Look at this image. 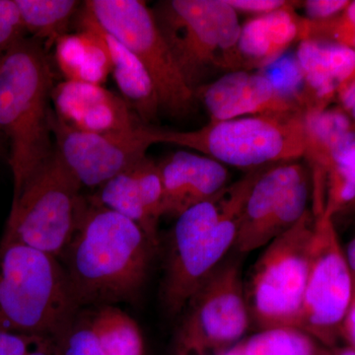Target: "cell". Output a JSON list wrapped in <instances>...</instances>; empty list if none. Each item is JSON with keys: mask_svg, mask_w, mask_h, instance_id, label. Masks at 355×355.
Here are the masks:
<instances>
[{"mask_svg": "<svg viewBox=\"0 0 355 355\" xmlns=\"http://www.w3.org/2000/svg\"><path fill=\"white\" fill-rule=\"evenodd\" d=\"M156 249L135 222L91 198L60 261L81 309L98 308L137 298Z\"/></svg>", "mask_w": 355, "mask_h": 355, "instance_id": "cell-1", "label": "cell"}, {"mask_svg": "<svg viewBox=\"0 0 355 355\" xmlns=\"http://www.w3.org/2000/svg\"><path fill=\"white\" fill-rule=\"evenodd\" d=\"M268 167L248 171L235 184L177 217L168 240L161 289L169 316L184 312L193 294L227 258L229 250L234 249L248 196Z\"/></svg>", "mask_w": 355, "mask_h": 355, "instance_id": "cell-2", "label": "cell"}, {"mask_svg": "<svg viewBox=\"0 0 355 355\" xmlns=\"http://www.w3.org/2000/svg\"><path fill=\"white\" fill-rule=\"evenodd\" d=\"M53 71L37 40L25 38L0 55V139L8 144L13 193L55 153L51 130Z\"/></svg>", "mask_w": 355, "mask_h": 355, "instance_id": "cell-3", "label": "cell"}, {"mask_svg": "<svg viewBox=\"0 0 355 355\" xmlns=\"http://www.w3.org/2000/svg\"><path fill=\"white\" fill-rule=\"evenodd\" d=\"M62 261L34 248L0 244V330L58 347L80 313Z\"/></svg>", "mask_w": 355, "mask_h": 355, "instance_id": "cell-4", "label": "cell"}, {"mask_svg": "<svg viewBox=\"0 0 355 355\" xmlns=\"http://www.w3.org/2000/svg\"><path fill=\"white\" fill-rule=\"evenodd\" d=\"M305 116L287 112L209 121L190 132L150 127L151 139L153 144L186 147L221 164L251 171L304 157Z\"/></svg>", "mask_w": 355, "mask_h": 355, "instance_id": "cell-5", "label": "cell"}, {"mask_svg": "<svg viewBox=\"0 0 355 355\" xmlns=\"http://www.w3.org/2000/svg\"><path fill=\"white\" fill-rule=\"evenodd\" d=\"M151 11L193 90L217 70H246L239 51L241 25L226 0H169L158 2Z\"/></svg>", "mask_w": 355, "mask_h": 355, "instance_id": "cell-6", "label": "cell"}, {"mask_svg": "<svg viewBox=\"0 0 355 355\" xmlns=\"http://www.w3.org/2000/svg\"><path fill=\"white\" fill-rule=\"evenodd\" d=\"M81 188L83 184L55 149L19 190L14 191L0 244L18 243L60 260L76 234L87 205Z\"/></svg>", "mask_w": 355, "mask_h": 355, "instance_id": "cell-7", "label": "cell"}, {"mask_svg": "<svg viewBox=\"0 0 355 355\" xmlns=\"http://www.w3.org/2000/svg\"><path fill=\"white\" fill-rule=\"evenodd\" d=\"M313 226L311 207L291 230L266 245L252 268L245 292L251 321L260 331L302 328Z\"/></svg>", "mask_w": 355, "mask_h": 355, "instance_id": "cell-8", "label": "cell"}, {"mask_svg": "<svg viewBox=\"0 0 355 355\" xmlns=\"http://www.w3.org/2000/svg\"><path fill=\"white\" fill-rule=\"evenodd\" d=\"M83 9L144 65L155 87L160 109L174 116L193 112L197 102L195 90L184 79L146 2L89 0Z\"/></svg>", "mask_w": 355, "mask_h": 355, "instance_id": "cell-9", "label": "cell"}, {"mask_svg": "<svg viewBox=\"0 0 355 355\" xmlns=\"http://www.w3.org/2000/svg\"><path fill=\"white\" fill-rule=\"evenodd\" d=\"M309 272L302 328L323 347L338 345L343 319L352 302L354 277L338 239L335 219L322 205H312Z\"/></svg>", "mask_w": 355, "mask_h": 355, "instance_id": "cell-10", "label": "cell"}, {"mask_svg": "<svg viewBox=\"0 0 355 355\" xmlns=\"http://www.w3.org/2000/svg\"><path fill=\"white\" fill-rule=\"evenodd\" d=\"M177 347L218 355L241 342L251 324L241 261H222L184 311Z\"/></svg>", "mask_w": 355, "mask_h": 355, "instance_id": "cell-11", "label": "cell"}, {"mask_svg": "<svg viewBox=\"0 0 355 355\" xmlns=\"http://www.w3.org/2000/svg\"><path fill=\"white\" fill-rule=\"evenodd\" d=\"M150 125L118 133L80 132L51 116L55 147L69 171L83 187L100 188L110 179L132 167L153 142Z\"/></svg>", "mask_w": 355, "mask_h": 355, "instance_id": "cell-12", "label": "cell"}, {"mask_svg": "<svg viewBox=\"0 0 355 355\" xmlns=\"http://www.w3.org/2000/svg\"><path fill=\"white\" fill-rule=\"evenodd\" d=\"M51 102L55 116L80 132L118 133L144 123L121 96L102 85L65 80L53 87Z\"/></svg>", "mask_w": 355, "mask_h": 355, "instance_id": "cell-13", "label": "cell"}, {"mask_svg": "<svg viewBox=\"0 0 355 355\" xmlns=\"http://www.w3.org/2000/svg\"><path fill=\"white\" fill-rule=\"evenodd\" d=\"M96 202L139 225L158 247L159 220L163 216V187L159 164L144 157L103 184Z\"/></svg>", "mask_w": 355, "mask_h": 355, "instance_id": "cell-14", "label": "cell"}, {"mask_svg": "<svg viewBox=\"0 0 355 355\" xmlns=\"http://www.w3.org/2000/svg\"><path fill=\"white\" fill-rule=\"evenodd\" d=\"M195 92L197 99L203 103L209 112L210 121H214L300 112L282 99L260 71L227 72L214 83L200 86Z\"/></svg>", "mask_w": 355, "mask_h": 355, "instance_id": "cell-15", "label": "cell"}, {"mask_svg": "<svg viewBox=\"0 0 355 355\" xmlns=\"http://www.w3.org/2000/svg\"><path fill=\"white\" fill-rule=\"evenodd\" d=\"M163 187V216H178L209 200L227 187L225 165L202 154L181 150L159 164Z\"/></svg>", "mask_w": 355, "mask_h": 355, "instance_id": "cell-16", "label": "cell"}, {"mask_svg": "<svg viewBox=\"0 0 355 355\" xmlns=\"http://www.w3.org/2000/svg\"><path fill=\"white\" fill-rule=\"evenodd\" d=\"M296 57L317 111L355 79V51L342 44L319 40L299 42Z\"/></svg>", "mask_w": 355, "mask_h": 355, "instance_id": "cell-17", "label": "cell"}, {"mask_svg": "<svg viewBox=\"0 0 355 355\" xmlns=\"http://www.w3.org/2000/svg\"><path fill=\"white\" fill-rule=\"evenodd\" d=\"M308 171L297 161L270 166L254 184L245 203L234 250L249 253L261 248V236L289 188Z\"/></svg>", "mask_w": 355, "mask_h": 355, "instance_id": "cell-18", "label": "cell"}, {"mask_svg": "<svg viewBox=\"0 0 355 355\" xmlns=\"http://www.w3.org/2000/svg\"><path fill=\"white\" fill-rule=\"evenodd\" d=\"M293 3L256 16L241 26L239 51L246 70L263 69L299 41L301 18L294 13Z\"/></svg>", "mask_w": 355, "mask_h": 355, "instance_id": "cell-19", "label": "cell"}, {"mask_svg": "<svg viewBox=\"0 0 355 355\" xmlns=\"http://www.w3.org/2000/svg\"><path fill=\"white\" fill-rule=\"evenodd\" d=\"M312 198L323 202L335 217L355 202V128L331 147L319 163L311 166Z\"/></svg>", "mask_w": 355, "mask_h": 355, "instance_id": "cell-20", "label": "cell"}, {"mask_svg": "<svg viewBox=\"0 0 355 355\" xmlns=\"http://www.w3.org/2000/svg\"><path fill=\"white\" fill-rule=\"evenodd\" d=\"M80 16L98 33L112 62V73L121 97L130 105L140 120L146 125L155 120L160 104L151 77L141 62L128 50L125 44L102 29L84 9Z\"/></svg>", "mask_w": 355, "mask_h": 355, "instance_id": "cell-21", "label": "cell"}, {"mask_svg": "<svg viewBox=\"0 0 355 355\" xmlns=\"http://www.w3.org/2000/svg\"><path fill=\"white\" fill-rule=\"evenodd\" d=\"M80 30L57 40L55 60L65 80L102 85L112 73L109 51L94 28L79 17Z\"/></svg>", "mask_w": 355, "mask_h": 355, "instance_id": "cell-22", "label": "cell"}, {"mask_svg": "<svg viewBox=\"0 0 355 355\" xmlns=\"http://www.w3.org/2000/svg\"><path fill=\"white\" fill-rule=\"evenodd\" d=\"M89 324L105 354L144 355L139 324L118 306L98 307Z\"/></svg>", "mask_w": 355, "mask_h": 355, "instance_id": "cell-23", "label": "cell"}, {"mask_svg": "<svg viewBox=\"0 0 355 355\" xmlns=\"http://www.w3.org/2000/svg\"><path fill=\"white\" fill-rule=\"evenodd\" d=\"M26 33L49 46L67 34L79 2L74 0H16Z\"/></svg>", "mask_w": 355, "mask_h": 355, "instance_id": "cell-24", "label": "cell"}, {"mask_svg": "<svg viewBox=\"0 0 355 355\" xmlns=\"http://www.w3.org/2000/svg\"><path fill=\"white\" fill-rule=\"evenodd\" d=\"M272 83L277 94L302 113L317 111L296 53H284L259 70Z\"/></svg>", "mask_w": 355, "mask_h": 355, "instance_id": "cell-25", "label": "cell"}, {"mask_svg": "<svg viewBox=\"0 0 355 355\" xmlns=\"http://www.w3.org/2000/svg\"><path fill=\"white\" fill-rule=\"evenodd\" d=\"M323 345L304 331L268 329L245 340L246 355H320Z\"/></svg>", "mask_w": 355, "mask_h": 355, "instance_id": "cell-26", "label": "cell"}, {"mask_svg": "<svg viewBox=\"0 0 355 355\" xmlns=\"http://www.w3.org/2000/svg\"><path fill=\"white\" fill-rule=\"evenodd\" d=\"M303 40L331 42L355 51V1H350L342 13L330 20L301 19L299 42Z\"/></svg>", "mask_w": 355, "mask_h": 355, "instance_id": "cell-27", "label": "cell"}, {"mask_svg": "<svg viewBox=\"0 0 355 355\" xmlns=\"http://www.w3.org/2000/svg\"><path fill=\"white\" fill-rule=\"evenodd\" d=\"M58 355H106L91 329L89 321H79L71 327L58 347Z\"/></svg>", "mask_w": 355, "mask_h": 355, "instance_id": "cell-28", "label": "cell"}, {"mask_svg": "<svg viewBox=\"0 0 355 355\" xmlns=\"http://www.w3.org/2000/svg\"><path fill=\"white\" fill-rule=\"evenodd\" d=\"M25 34L16 0H0V55L24 39Z\"/></svg>", "mask_w": 355, "mask_h": 355, "instance_id": "cell-29", "label": "cell"}, {"mask_svg": "<svg viewBox=\"0 0 355 355\" xmlns=\"http://www.w3.org/2000/svg\"><path fill=\"white\" fill-rule=\"evenodd\" d=\"M38 349L55 354V345L44 338L0 330V355H26Z\"/></svg>", "mask_w": 355, "mask_h": 355, "instance_id": "cell-30", "label": "cell"}, {"mask_svg": "<svg viewBox=\"0 0 355 355\" xmlns=\"http://www.w3.org/2000/svg\"><path fill=\"white\" fill-rule=\"evenodd\" d=\"M349 0H308L303 2L306 19L322 22L335 18L349 4Z\"/></svg>", "mask_w": 355, "mask_h": 355, "instance_id": "cell-31", "label": "cell"}, {"mask_svg": "<svg viewBox=\"0 0 355 355\" xmlns=\"http://www.w3.org/2000/svg\"><path fill=\"white\" fill-rule=\"evenodd\" d=\"M236 12L254 13L257 16L265 15L288 6L292 2L284 0H226Z\"/></svg>", "mask_w": 355, "mask_h": 355, "instance_id": "cell-32", "label": "cell"}, {"mask_svg": "<svg viewBox=\"0 0 355 355\" xmlns=\"http://www.w3.org/2000/svg\"><path fill=\"white\" fill-rule=\"evenodd\" d=\"M340 338L347 342L349 347L355 349V277H354V293H352V302L343 319L342 329H340Z\"/></svg>", "mask_w": 355, "mask_h": 355, "instance_id": "cell-33", "label": "cell"}, {"mask_svg": "<svg viewBox=\"0 0 355 355\" xmlns=\"http://www.w3.org/2000/svg\"><path fill=\"white\" fill-rule=\"evenodd\" d=\"M343 113L349 116L355 127V83L349 84L343 89L338 95Z\"/></svg>", "mask_w": 355, "mask_h": 355, "instance_id": "cell-34", "label": "cell"}, {"mask_svg": "<svg viewBox=\"0 0 355 355\" xmlns=\"http://www.w3.org/2000/svg\"><path fill=\"white\" fill-rule=\"evenodd\" d=\"M320 355H355V349L349 345H334V347H322Z\"/></svg>", "mask_w": 355, "mask_h": 355, "instance_id": "cell-35", "label": "cell"}, {"mask_svg": "<svg viewBox=\"0 0 355 355\" xmlns=\"http://www.w3.org/2000/svg\"><path fill=\"white\" fill-rule=\"evenodd\" d=\"M345 254L352 277H355V236L345 248Z\"/></svg>", "mask_w": 355, "mask_h": 355, "instance_id": "cell-36", "label": "cell"}, {"mask_svg": "<svg viewBox=\"0 0 355 355\" xmlns=\"http://www.w3.org/2000/svg\"><path fill=\"white\" fill-rule=\"evenodd\" d=\"M218 355H246L245 354V340H242L241 342L236 343L232 347L222 352Z\"/></svg>", "mask_w": 355, "mask_h": 355, "instance_id": "cell-37", "label": "cell"}, {"mask_svg": "<svg viewBox=\"0 0 355 355\" xmlns=\"http://www.w3.org/2000/svg\"><path fill=\"white\" fill-rule=\"evenodd\" d=\"M176 355H205L200 354V352H195V350L181 349L177 347Z\"/></svg>", "mask_w": 355, "mask_h": 355, "instance_id": "cell-38", "label": "cell"}, {"mask_svg": "<svg viewBox=\"0 0 355 355\" xmlns=\"http://www.w3.org/2000/svg\"><path fill=\"white\" fill-rule=\"evenodd\" d=\"M53 352H51L50 350L46 349H38L34 350V352H29V354L26 355H53Z\"/></svg>", "mask_w": 355, "mask_h": 355, "instance_id": "cell-39", "label": "cell"}, {"mask_svg": "<svg viewBox=\"0 0 355 355\" xmlns=\"http://www.w3.org/2000/svg\"><path fill=\"white\" fill-rule=\"evenodd\" d=\"M347 212H355V202L352 203V207H349Z\"/></svg>", "mask_w": 355, "mask_h": 355, "instance_id": "cell-40", "label": "cell"}, {"mask_svg": "<svg viewBox=\"0 0 355 355\" xmlns=\"http://www.w3.org/2000/svg\"><path fill=\"white\" fill-rule=\"evenodd\" d=\"M2 149H3V144H2V139H0V153H1Z\"/></svg>", "mask_w": 355, "mask_h": 355, "instance_id": "cell-41", "label": "cell"}]
</instances>
